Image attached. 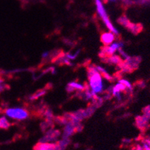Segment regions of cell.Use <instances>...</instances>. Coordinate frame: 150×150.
Instances as JSON below:
<instances>
[{"label": "cell", "mask_w": 150, "mask_h": 150, "mask_svg": "<svg viewBox=\"0 0 150 150\" xmlns=\"http://www.w3.org/2000/svg\"><path fill=\"white\" fill-rule=\"evenodd\" d=\"M95 1H96V9H97L98 13H99V16L102 18V21H104V23H105V24L106 25V26L108 27V28L109 29L112 33H114V34L115 35H119V32L117 31V29L114 27V25H112V23L110 22L109 17H108V14H107L106 10H105L102 1H101L100 0H95Z\"/></svg>", "instance_id": "1"}, {"label": "cell", "mask_w": 150, "mask_h": 150, "mask_svg": "<svg viewBox=\"0 0 150 150\" xmlns=\"http://www.w3.org/2000/svg\"><path fill=\"white\" fill-rule=\"evenodd\" d=\"M88 79L89 81V87L91 91L96 94L102 92V88H103L102 76L99 73H95Z\"/></svg>", "instance_id": "2"}, {"label": "cell", "mask_w": 150, "mask_h": 150, "mask_svg": "<svg viewBox=\"0 0 150 150\" xmlns=\"http://www.w3.org/2000/svg\"><path fill=\"white\" fill-rule=\"evenodd\" d=\"M4 112L7 117L18 120H25L29 115L27 110L19 108H8L5 110Z\"/></svg>", "instance_id": "3"}, {"label": "cell", "mask_w": 150, "mask_h": 150, "mask_svg": "<svg viewBox=\"0 0 150 150\" xmlns=\"http://www.w3.org/2000/svg\"><path fill=\"white\" fill-rule=\"evenodd\" d=\"M60 135V132L58 130H54L52 128L48 130L46 133L44 137H42L40 140V143H47V142H54L57 140Z\"/></svg>", "instance_id": "4"}, {"label": "cell", "mask_w": 150, "mask_h": 150, "mask_svg": "<svg viewBox=\"0 0 150 150\" xmlns=\"http://www.w3.org/2000/svg\"><path fill=\"white\" fill-rule=\"evenodd\" d=\"M102 61L106 63L109 64V65H117V66H120L122 63L123 62V59L120 57V55L117 54H112V56L108 57L106 58H102Z\"/></svg>", "instance_id": "5"}, {"label": "cell", "mask_w": 150, "mask_h": 150, "mask_svg": "<svg viewBox=\"0 0 150 150\" xmlns=\"http://www.w3.org/2000/svg\"><path fill=\"white\" fill-rule=\"evenodd\" d=\"M100 40L105 46L110 45L115 40L114 33L112 32H106V33H102L100 36Z\"/></svg>", "instance_id": "6"}, {"label": "cell", "mask_w": 150, "mask_h": 150, "mask_svg": "<svg viewBox=\"0 0 150 150\" xmlns=\"http://www.w3.org/2000/svg\"><path fill=\"white\" fill-rule=\"evenodd\" d=\"M76 132V128H75L74 124L72 121H69L65 127L62 138H69Z\"/></svg>", "instance_id": "7"}, {"label": "cell", "mask_w": 150, "mask_h": 150, "mask_svg": "<svg viewBox=\"0 0 150 150\" xmlns=\"http://www.w3.org/2000/svg\"><path fill=\"white\" fill-rule=\"evenodd\" d=\"M56 144L47 143H41L36 146V150H55Z\"/></svg>", "instance_id": "8"}, {"label": "cell", "mask_w": 150, "mask_h": 150, "mask_svg": "<svg viewBox=\"0 0 150 150\" xmlns=\"http://www.w3.org/2000/svg\"><path fill=\"white\" fill-rule=\"evenodd\" d=\"M96 108L91 104H89L88 107L86 109H84V116L86 118H89L91 116L93 115L94 112H95Z\"/></svg>", "instance_id": "9"}, {"label": "cell", "mask_w": 150, "mask_h": 150, "mask_svg": "<svg viewBox=\"0 0 150 150\" xmlns=\"http://www.w3.org/2000/svg\"><path fill=\"white\" fill-rule=\"evenodd\" d=\"M136 123H137V125L138 128H145L146 123H147V119L145 117H141V116H138V117H136Z\"/></svg>", "instance_id": "10"}, {"label": "cell", "mask_w": 150, "mask_h": 150, "mask_svg": "<svg viewBox=\"0 0 150 150\" xmlns=\"http://www.w3.org/2000/svg\"><path fill=\"white\" fill-rule=\"evenodd\" d=\"M126 29L129 30L130 31L132 32L134 34H137L142 30V25L140 24H134L131 23Z\"/></svg>", "instance_id": "11"}, {"label": "cell", "mask_w": 150, "mask_h": 150, "mask_svg": "<svg viewBox=\"0 0 150 150\" xmlns=\"http://www.w3.org/2000/svg\"><path fill=\"white\" fill-rule=\"evenodd\" d=\"M117 23H118L120 25H123V27H125V28H127L128 25H129V24L131 23L129 20H128V18H127L126 16H125V15H122V16H120V18L117 19Z\"/></svg>", "instance_id": "12"}, {"label": "cell", "mask_w": 150, "mask_h": 150, "mask_svg": "<svg viewBox=\"0 0 150 150\" xmlns=\"http://www.w3.org/2000/svg\"><path fill=\"white\" fill-rule=\"evenodd\" d=\"M46 93H47V89H45V88H42V89L38 90V91H36V92L31 96L30 99H32V100H35V99H39V98L41 97V96H44Z\"/></svg>", "instance_id": "13"}, {"label": "cell", "mask_w": 150, "mask_h": 150, "mask_svg": "<svg viewBox=\"0 0 150 150\" xmlns=\"http://www.w3.org/2000/svg\"><path fill=\"white\" fill-rule=\"evenodd\" d=\"M10 126V122L7 119L6 117H0V128L3 129H7Z\"/></svg>", "instance_id": "14"}, {"label": "cell", "mask_w": 150, "mask_h": 150, "mask_svg": "<svg viewBox=\"0 0 150 150\" xmlns=\"http://www.w3.org/2000/svg\"><path fill=\"white\" fill-rule=\"evenodd\" d=\"M68 84L70 86L73 87L75 90H79V91H83L86 88V85H83V84L77 82H70Z\"/></svg>", "instance_id": "15"}, {"label": "cell", "mask_w": 150, "mask_h": 150, "mask_svg": "<svg viewBox=\"0 0 150 150\" xmlns=\"http://www.w3.org/2000/svg\"><path fill=\"white\" fill-rule=\"evenodd\" d=\"M144 115V117L146 119L150 118V107H146V108H144L143 110Z\"/></svg>", "instance_id": "16"}, {"label": "cell", "mask_w": 150, "mask_h": 150, "mask_svg": "<svg viewBox=\"0 0 150 150\" xmlns=\"http://www.w3.org/2000/svg\"><path fill=\"white\" fill-rule=\"evenodd\" d=\"M144 149V150H150V141L149 140H145L143 142Z\"/></svg>", "instance_id": "17"}, {"label": "cell", "mask_w": 150, "mask_h": 150, "mask_svg": "<svg viewBox=\"0 0 150 150\" xmlns=\"http://www.w3.org/2000/svg\"><path fill=\"white\" fill-rule=\"evenodd\" d=\"M7 88V85H5V84L3 83H0V92L3 91L4 89H6V88Z\"/></svg>", "instance_id": "18"}, {"label": "cell", "mask_w": 150, "mask_h": 150, "mask_svg": "<svg viewBox=\"0 0 150 150\" xmlns=\"http://www.w3.org/2000/svg\"><path fill=\"white\" fill-rule=\"evenodd\" d=\"M3 83V80L2 79H0V83Z\"/></svg>", "instance_id": "19"}, {"label": "cell", "mask_w": 150, "mask_h": 150, "mask_svg": "<svg viewBox=\"0 0 150 150\" xmlns=\"http://www.w3.org/2000/svg\"><path fill=\"white\" fill-rule=\"evenodd\" d=\"M87 150H88V149H87Z\"/></svg>", "instance_id": "20"}, {"label": "cell", "mask_w": 150, "mask_h": 150, "mask_svg": "<svg viewBox=\"0 0 150 150\" xmlns=\"http://www.w3.org/2000/svg\"><path fill=\"white\" fill-rule=\"evenodd\" d=\"M113 1H114V0H113Z\"/></svg>", "instance_id": "21"}]
</instances>
